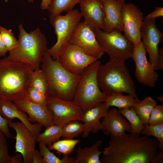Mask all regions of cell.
Wrapping results in <instances>:
<instances>
[{"mask_svg": "<svg viewBox=\"0 0 163 163\" xmlns=\"http://www.w3.org/2000/svg\"><path fill=\"white\" fill-rule=\"evenodd\" d=\"M9 127L16 132L15 152L22 155L23 163H33L36 137L22 122L8 120Z\"/></svg>", "mask_w": 163, "mask_h": 163, "instance_id": "9a60e30c", "label": "cell"}, {"mask_svg": "<svg viewBox=\"0 0 163 163\" xmlns=\"http://www.w3.org/2000/svg\"><path fill=\"white\" fill-rule=\"evenodd\" d=\"M46 96L30 87L26 98L30 101L42 105H46Z\"/></svg>", "mask_w": 163, "mask_h": 163, "instance_id": "e575fe53", "label": "cell"}, {"mask_svg": "<svg viewBox=\"0 0 163 163\" xmlns=\"http://www.w3.org/2000/svg\"><path fill=\"white\" fill-rule=\"evenodd\" d=\"M122 19L124 36L133 45L141 41L144 18L140 9L133 3H125L122 9Z\"/></svg>", "mask_w": 163, "mask_h": 163, "instance_id": "4fadbf2b", "label": "cell"}, {"mask_svg": "<svg viewBox=\"0 0 163 163\" xmlns=\"http://www.w3.org/2000/svg\"><path fill=\"white\" fill-rule=\"evenodd\" d=\"M34 71L26 64L7 56L0 59V99L13 101L25 98Z\"/></svg>", "mask_w": 163, "mask_h": 163, "instance_id": "7a4b0ae2", "label": "cell"}, {"mask_svg": "<svg viewBox=\"0 0 163 163\" xmlns=\"http://www.w3.org/2000/svg\"><path fill=\"white\" fill-rule=\"evenodd\" d=\"M33 163H43L41 155L39 151L36 149L34 154Z\"/></svg>", "mask_w": 163, "mask_h": 163, "instance_id": "ab89813d", "label": "cell"}, {"mask_svg": "<svg viewBox=\"0 0 163 163\" xmlns=\"http://www.w3.org/2000/svg\"><path fill=\"white\" fill-rule=\"evenodd\" d=\"M140 134L153 136L159 142V149L163 150V123L155 125H144Z\"/></svg>", "mask_w": 163, "mask_h": 163, "instance_id": "1f68e13d", "label": "cell"}, {"mask_svg": "<svg viewBox=\"0 0 163 163\" xmlns=\"http://www.w3.org/2000/svg\"><path fill=\"white\" fill-rule=\"evenodd\" d=\"M23 157L19 153H16L14 155L10 156L9 163H23Z\"/></svg>", "mask_w": 163, "mask_h": 163, "instance_id": "f35d334b", "label": "cell"}, {"mask_svg": "<svg viewBox=\"0 0 163 163\" xmlns=\"http://www.w3.org/2000/svg\"><path fill=\"white\" fill-rule=\"evenodd\" d=\"M133 45L131 58L135 63V77L140 83L154 88L158 79V74L154 66L147 59L146 51L142 41Z\"/></svg>", "mask_w": 163, "mask_h": 163, "instance_id": "8fae6325", "label": "cell"}, {"mask_svg": "<svg viewBox=\"0 0 163 163\" xmlns=\"http://www.w3.org/2000/svg\"><path fill=\"white\" fill-rule=\"evenodd\" d=\"M156 19H144L141 29V39L147 52L149 62L159 70L160 53L159 44L163 41V34L156 27Z\"/></svg>", "mask_w": 163, "mask_h": 163, "instance_id": "30bf717a", "label": "cell"}, {"mask_svg": "<svg viewBox=\"0 0 163 163\" xmlns=\"http://www.w3.org/2000/svg\"><path fill=\"white\" fill-rule=\"evenodd\" d=\"M157 100L159 102L163 103V95H160L156 97Z\"/></svg>", "mask_w": 163, "mask_h": 163, "instance_id": "f6af8a7d", "label": "cell"}, {"mask_svg": "<svg viewBox=\"0 0 163 163\" xmlns=\"http://www.w3.org/2000/svg\"><path fill=\"white\" fill-rule=\"evenodd\" d=\"M84 124L79 121L70 122L62 127V137L63 139H72L82 134L84 131Z\"/></svg>", "mask_w": 163, "mask_h": 163, "instance_id": "f546056e", "label": "cell"}, {"mask_svg": "<svg viewBox=\"0 0 163 163\" xmlns=\"http://www.w3.org/2000/svg\"><path fill=\"white\" fill-rule=\"evenodd\" d=\"M157 101L150 96H148L137 102L134 107L136 113L144 125H149L151 113L157 105Z\"/></svg>", "mask_w": 163, "mask_h": 163, "instance_id": "cb8c5ba5", "label": "cell"}, {"mask_svg": "<svg viewBox=\"0 0 163 163\" xmlns=\"http://www.w3.org/2000/svg\"><path fill=\"white\" fill-rule=\"evenodd\" d=\"M163 163V150L156 155L154 158L152 163Z\"/></svg>", "mask_w": 163, "mask_h": 163, "instance_id": "60d3db41", "label": "cell"}, {"mask_svg": "<svg viewBox=\"0 0 163 163\" xmlns=\"http://www.w3.org/2000/svg\"><path fill=\"white\" fill-rule=\"evenodd\" d=\"M18 46L9 52L7 57L14 61L23 63L34 70L40 68L43 57L48 49V42L39 27L27 32L23 25L18 26Z\"/></svg>", "mask_w": 163, "mask_h": 163, "instance_id": "277c9868", "label": "cell"}, {"mask_svg": "<svg viewBox=\"0 0 163 163\" xmlns=\"http://www.w3.org/2000/svg\"><path fill=\"white\" fill-rule=\"evenodd\" d=\"M30 87L35 90L45 95L49 93L48 82L42 70L39 69L34 71Z\"/></svg>", "mask_w": 163, "mask_h": 163, "instance_id": "f1b7e54d", "label": "cell"}, {"mask_svg": "<svg viewBox=\"0 0 163 163\" xmlns=\"http://www.w3.org/2000/svg\"><path fill=\"white\" fill-rule=\"evenodd\" d=\"M28 2L30 3H33L34 2V0H28Z\"/></svg>", "mask_w": 163, "mask_h": 163, "instance_id": "bcb514c9", "label": "cell"}, {"mask_svg": "<svg viewBox=\"0 0 163 163\" xmlns=\"http://www.w3.org/2000/svg\"><path fill=\"white\" fill-rule=\"evenodd\" d=\"M92 30L102 50L110 58L125 61L131 58L134 45L121 32L117 29L109 32L97 28Z\"/></svg>", "mask_w": 163, "mask_h": 163, "instance_id": "ba28073f", "label": "cell"}, {"mask_svg": "<svg viewBox=\"0 0 163 163\" xmlns=\"http://www.w3.org/2000/svg\"><path fill=\"white\" fill-rule=\"evenodd\" d=\"M101 62L97 60L84 70L73 101L84 111L104 102L106 95L99 87L97 74Z\"/></svg>", "mask_w": 163, "mask_h": 163, "instance_id": "8992f818", "label": "cell"}, {"mask_svg": "<svg viewBox=\"0 0 163 163\" xmlns=\"http://www.w3.org/2000/svg\"><path fill=\"white\" fill-rule=\"evenodd\" d=\"M5 2H8V0H5Z\"/></svg>", "mask_w": 163, "mask_h": 163, "instance_id": "c3c4849f", "label": "cell"}, {"mask_svg": "<svg viewBox=\"0 0 163 163\" xmlns=\"http://www.w3.org/2000/svg\"><path fill=\"white\" fill-rule=\"evenodd\" d=\"M106 95L104 103L109 107L113 106L119 109L129 108L134 107L137 102L132 95L129 94L124 95L121 92L114 93Z\"/></svg>", "mask_w": 163, "mask_h": 163, "instance_id": "603a6c76", "label": "cell"}, {"mask_svg": "<svg viewBox=\"0 0 163 163\" xmlns=\"http://www.w3.org/2000/svg\"><path fill=\"white\" fill-rule=\"evenodd\" d=\"M160 53L159 70L163 69V48L159 49Z\"/></svg>", "mask_w": 163, "mask_h": 163, "instance_id": "ee69618b", "label": "cell"}, {"mask_svg": "<svg viewBox=\"0 0 163 163\" xmlns=\"http://www.w3.org/2000/svg\"><path fill=\"white\" fill-rule=\"evenodd\" d=\"M7 137L0 130V163H9V155Z\"/></svg>", "mask_w": 163, "mask_h": 163, "instance_id": "836d02e7", "label": "cell"}, {"mask_svg": "<svg viewBox=\"0 0 163 163\" xmlns=\"http://www.w3.org/2000/svg\"><path fill=\"white\" fill-rule=\"evenodd\" d=\"M110 135L101 163H152L159 152V142L155 138L145 135L140 137L132 133Z\"/></svg>", "mask_w": 163, "mask_h": 163, "instance_id": "6da1fadb", "label": "cell"}, {"mask_svg": "<svg viewBox=\"0 0 163 163\" xmlns=\"http://www.w3.org/2000/svg\"><path fill=\"white\" fill-rule=\"evenodd\" d=\"M82 17L80 11L77 9H73L65 15L61 14L50 19L57 41L46 52L53 59H58L64 49L69 44L74 30Z\"/></svg>", "mask_w": 163, "mask_h": 163, "instance_id": "52a82bcc", "label": "cell"}, {"mask_svg": "<svg viewBox=\"0 0 163 163\" xmlns=\"http://www.w3.org/2000/svg\"><path fill=\"white\" fill-rule=\"evenodd\" d=\"M102 143L100 140L90 147L83 148L78 147L76 149V155L73 163H101L100 156L103 151H99V148Z\"/></svg>", "mask_w": 163, "mask_h": 163, "instance_id": "7402d4cb", "label": "cell"}, {"mask_svg": "<svg viewBox=\"0 0 163 163\" xmlns=\"http://www.w3.org/2000/svg\"><path fill=\"white\" fill-rule=\"evenodd\" d=\"M0 35L8 52L12 51L18 46V40L11 29L0 26Z\"/></svg>", "mask_w": 163, "mask_h": 163, "instance_id": "d6a6232c", "label": "cell"}, {"mask_svg": "<svg viewBox=\"0 0 163 163\" xmlns=\"http://www.w3.org/2000/svg\"><path fill=\"white\" fill-rule=\"evenodd\" d=\"M13 102L19 110L28 114L30 121L37 122L46 128L54 125L52 115L47 105L37 104L26 98Z\"/></svg>", "mask_w": 163, "mask_h": 163, "instance_id": "2e32d148", "label": "cell"}, {"mask_svg": "<svg viewBox=\"0 0 163 163\" xmlns=\"http://www.w3.org/2000/svg\"><path fill=\"white\" fill-rule=\"evenodd\" d=\"M82 0H51L48 11L50 19L73 10L74 7Z\"/></svg>", "mask_w": 163, "mask_h": 163, "instance_id": "d4e9b609", "label": "cell"}, {"mask_svg": "<svg viewBox=\"0 0 163 163\" xmlns=\"http://www.w3.org/2000/svg\"><path fill=\"white\" fill-rule=\"evenodd\" d=\"M78 139H63L59 140L49 145V149L57 151L63 155L70 154L73 151L76 145L79 142Z\"/></svg>", "mask_w": 163, "mask_h": 163, "instance_id": "4dcf8cb0", "label": "cell"}, {"mask_svg": "<svg viewBox=\"0 0 163 163\" xmlns=\"http://www.w3.org/2000/svg\"><path fill=\"white\" fill-rule=\"evenodd\" d=\"M110 107L103 102L84 112L81 121L84 123V129L82 135L83 138L87 137L91 132L96 133L100 130L104 132L100 120L106 116Z\"/></svg>", "mask_w": 163, "mask_h": 163, "instance_id": "44dd1931", "label": "cell"}, {"mask_svg": "<svg viewBox=\"0 0 163 163\" xmlns=\"http://www.w3.org/2000/svg\"><path fill=\"white\" fill-rule=\"evenodd\" d=\"M46 105L52 115L54 125L62 127L71 121H81L84 111L73 100L48 96Z\"/></svg>", "mask_w": 163, "mask_h": 163, "instance_id": "9c48e42d", "label": "cell"}, {"mask_svg": "<svg viewBox=\"0 0 163 163\" xmlns=\"http://www.w3.org/2000/svg\"><path fill=\"white\" fill-rule=\"evenodd\" d=\"M163 17V7H156L155 10L151 13L149 14L145 18L147 19H153L159 17Z\"/></svg>", "mask_w": 163, "mask_h": 163, "instance_id": "74e56055", "label": "cell"}, {"mask_svg": "<svg viewBox=\"0 0 163 163\" xmlns=\"http://www.w3.org/2000/svg\"><path fill=\"white\" fill-rule=\"evenodd\" d=\"M69 44L77 46L86 54L97 59L101 58L104 53L93 30L84 21L79 22L76 26Z\"/></svg>", "mask_w": 163, "mask_h": 163, "instance_id": "5bb4252c", "label": "cell"}, {"mask_svg": "<svg viewBox=\"0 0 163 163\" xmlns=\"http://www.w3.org/2000/svg\"><path fill=\"white\" fill-rule=\"evenodd\" d=\"M51 0H42L40 8L42 10H48Z\"/></svg>", "mask_w": 163, "mask_h": 163, "instance_id": "7bdbcfd3", "label": "cell"}, {"mask_svg": "<svg viewBox=\"0 0 163 163\" xmlns=\"http://www.w3.org/2000/svg\"><path fill=\"white\" fill-rule=\"evenodd\" d=\"M78 4L83 21L92 30H103L104 18L101 0H82Z\"/></svg>", "mask_w": 163, "mask_h": 163, "instance_id": "e0dca14e", "label": "cell"}, {"mask_svg": "<svg viewBox=\"0 0 163 163\" xmlns=\"http://www.w3.org/2000/svg\"><path fill=\"white\" fill-rule=\"evenodd\" d=\"M40 68L48 82L47 96L73 100L81 75H75L68 71L61 65L58 59H53L47 52L43 57Z\"/></svg>", "mask_w": 163, "mask_h": 163, "instance_id": "5b68a950", "label": "cell"}, {"mask_svg": "<svg viewBox=\"0 0 163 163\" xmlns=\"http://www.w3.org/2000/svg\"><path fill=\"white\" fill-rule=\"evenodd\" d=\"M163 123V105H156L151 113L149 125H155Z\"/></svg>", "mask_w": 163, "mask_h": 163, "instance_id": "d590c367", "label": "cell"}, {"mask_svg": "<svg viewBox=\"0 0 163 163\" xmlns=\"http://www.w3.org/2000/svg\"><path fill=\"white\" fill-rule=\"evenodd\" d=\"M120 113L127 119L131 126L132 133L140 134L144 127L134 107L129 108L118 109Z\"/></svg>", "mask_w": 163, "mask_h": 163, "instance_id": "4316f807", "label": "cell"}, {"mask_svg": "<svg viewBox=\"0 0 163 163\" xmlns=\"http://www.w3.org/2000/svg\"><path fill=\"white\" fill-rule=\"evenodd\" d=\"M38 142L39 152L42 157L43 163H73L75 160V157L70 154L63 155L60 159L51 152L43 142Z\"/></svg>", "mask_w": 163, "mask_h": 163, "instance_id": "484cf974", "label": "cell"}, {"mask_svg": "<svg viewBox=\"0 0 163 163\" xmlns=\"http://www.w3.org/2000/svg\"><path fill=\"white\" fill-rule=\"evenodd\" d=\"M120 0V1H124L125 2L126 0Z\"/></svg>", "mask_w": 163, "mask_h": 163, "instance_id": "7dc6e473", "label": "cell"}, {"mask_svg": "<svg viewBox=\"0 0 163 163\" xmlns=\"http://www.w3.org/2000/svg\"><path fill=\"white\" fill-rule=\"evenodd\" d=\"M104 15V31L114 29L123 31L122 9L125 2L118 0H101Z\"/></svg>", "mask_w": 163, "mask_h": 163, "instance_id": "d6986e66", "label": "cell"}, {"mask_svg": "<svg viewBox=\"0 0 163 163\" xmlns=\"http://www.w3.org/2000/svg\"><path fill=\"white\" fill-rule=\"evenodd\" d=\"M101 123L104 128L103 133L107 136H119L125 134L126 132L131 133L132 132L129 122L116 108L109 109Z\"/></svg>", "mask_w": 163, "mask_h": 163, "instance_id": "ac0fdd59", "label": "cell"}, {"mask_svg": "<svg viewBox=\"0 0 163 163\" xmlns=\"http://www.w3.org/2000/svg\"><path fill=\"white\" fill-rule=\"evenodd\" d=\"M58 60L62 67L70 73L81 75L85 68L98 59L86 54L77 46L69 44Z\"/></svg>", "mask_w": 163, "mask_h": 163, "instance_id": "7c38bea8", "label": "cell"}, {"mask_svg": "<svg viewBox=\"0 0 163 163\" xmlns=\"http://www.w3.org/2000/svg\"><path fill=\"white\" fill-rule=\"evenodd\" d=\"M125 62L110 58L106 63L101 64L97 74L99 87L106 95L124 92L133 96L138 102L135 85Z\"/></svg>", "mask_w": 163, "mask_h": 163, "instance_id": "3957f363", "label": "cell"}, {"mask_svg": "<svg viewBox=\"0 0 163 163\" xmlns=\"http://www.w3.org/2000/svg\"><path fill=\"white\" fill-rule=\"evenodd\" d=\"M8 52L0 35V56H5Z\"/></svg>", "mask_w": 163, "mask_h": 163, "instance_id": "b9f144b4", "label": "cell"}, {"mask_svg": "<svg viewBox=\"0 0 163 163\" xmlns=\"http://www.w3.org/2000/svg\"><path fill=\"white\" fill-rule=\"evenodd\" d=\"M0 114L9 120L19 119L36 138L41 131L42 126L37 123H31L26 113L19 110L12 101L0 99Z\"/></svg>", "mask_w": 163, "mask_h": 163, "instance_id": "ffe728a7", "label": "cell"}, {"mask_svg": "<svg viewBox=\"0 0 163 163\" xmlns=\"http://www.w3.org/2000/svg\"><path fill=\"white\" fill-rule=\"evenodd\" d=\"M8 120L4 118L0 114V130L5 135L7 138H14L13 135L10 132L8 126Z\"/></svg>", "mask_w": 163, "mask_h": 163, "instance_id": "8d00e7d4", "label": "cell"}, {"mask_svg": "<svg viewBox=\"0 0 163 163\" xmlns=\"http://www.w3.org/2000/svg\"><path fill=\"white\" fill-rule=\"evenodd\" d=\"M62 127L53 125L46 128L44 132L40 133L37 137V142L42 141L49 146L59 140L62 137Z\"/></svg>", "mask_w": 163, "mask_h": 163, "instance_id": "83f0119b", "label": "cell"}]
</instances>
